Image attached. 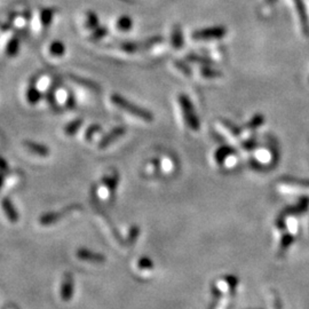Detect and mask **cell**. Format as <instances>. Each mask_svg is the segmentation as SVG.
I'll use <instances>...</instances> for the list:
<instances>
[{
  "label": "cell",
  "mask_w": 309,
  "mask_h": 309,
  "mask_svg": "<svg viewBox=\"0 0 309 309\" xmlns=\"http://www.w3.org/2000/svg\"><path fill=\"white\" fill-rule=\"evenodd\" d=\"M111 102H113L115 106L119 108V109L127 111L128 114L133 115V116L140 118V119H143L145 121H152V119H154V115L150 111L132 103V102L127 101L125 97L120 96L119 94L111 95Z\"/></svg>",
  "instance_id": "1"
},
{
  "label": "cell",
  "mask_w": 309,
  "mask_h": 309,
  "mask_svg": "<svg viewBox=\"0 0 309 309\" xmlns=\"http://www.w3.org/2000/svg\"><path fill=\"white\" fill-rule=\"evenodd\" d=\"M178 101L180 103V107H181L182 109V114L183 117H185L187 125H188L192 131H198L200 127L199 118L195 113V109H193L190 98L185 94H180L178 96Z\"/></svg>",
  "instance_id": "2"
},
{
  "label": "cell",
  "mask_w": 309,
  "mask_h": 309,
  "mask_svg": "<svg viewBox=\"0 0 309 309\" xmlns=\"http://www.w3.org/2000/svg\"><path fill=\"white\" fill-rule=\"evenodd\" d=\"M162 37L156 36L151 37V38H148L147 40H144V42H125L120 44V49H123L124 52L126 53H137L140 52V50L151 48L152 46L162 43Z\"/></svg>",
  "instance_id": "3"
},
{
  "label": "cell",
  "mask_w": 309,
  "mask_h": 309,
  "mask_svg": "<svg viewBox=\"0 0 309 309\" xmlns=\"http://www.w3.org/2000/svg\"><path fill=\"white\" fill-rule=\"evenodd\" d=\"M227 35V29L225 26H211L202 30H197L192 33V38L195 40H213L221 39Z\"/></svg>",
  "instance_id": "4"
},
{
  "label": "cell",
  "mask_w": 309,
  "mask_h": 309,
  "mask_svg": "<svg viewBox=\"0 0 309 309\" xmlns=\"http://www.w3.org/2000/svg\"><path fill=\"white\" fill-rule=\"evenodd\" d=\"M76 210H81V206L78 205V204H73V205H70L68 206V208L61 210V211H57V212H52V213H46V214L42 215L39 218V223L43 226H49V225H53V223H55L59 221V220H61L62 218H64V216L70 214L71 212L76 211Z\"/></svg>",
  "instance_id": "5"
},
{
  "label": "cell",
  "mask_w": 309,
  "mask_h": 309,
  "mask_svg": "<svg viewBox=\"0 0 309 309\" xmlns=\"http://www.w3.org/2000/svg\"><path fill=\"white\" fill-rule=\"evenodd\" d=\"M125 133H126V128H125L124 126H117L113 128L109 133L106 134L103 138H102L100 143H98V148L104 149V148L109 147V145L113 144L115 141H117L120 137H123Z\"/></svg>",
  "instance_id": "6"
},
{
  "label": "cell",
  "mask_w": 309,
  "mask_h": 309,
  "mask_svg": "<svg viewBox=\"0 0 309 309\" xmlns=\"http://www.w3.org/2000/svg\"><path fill=\"white\" fill-rule=\"evenodd\" d=\"M1 208H2V210H4L5 214L8 218L9 221H11L12 223L18 222L19 213H18V211H16L14 204L12 203L11 199L7 198V197L2 199L1 200Z\"/></svg>",
  "instance_id": "7"
},
{
  "label": "cell",
  "mask_w": 309,
  "mask_h": 309,
  "mask_svg": "<svg viewBox=\"0 0 309 309\" xmlns=\"http://www.w3.org/2000/svg\"><path fill=\"white\" fill-rule=\"evenodd\" d=\"M295 7H297L299 18H300V23L302 26V30H304L305 35H309V24H308V16L307 12H306L305 4L302 0H294Z\"/></svg>",
  "instance_id": "8"
},
{
  "label": "cell",
  "mask_w": 309,
  "mask_h": 309,
  "mask_svg": "<svg viewBox=\"0 0 309 309\" xmlns=\"http://www.w3.org/2000/svg\"><path fill=\"white\" fill-rule=\"evenodd\" d=\"M24 145L28 149L29 151H31L32 154L42 156V157H47L49 155V149L46 145H44L42 143H38V142H33V141H25Z\"/></svg>",
  "instance_id": "9"
},
{
  "label": "cell",
  "mask_w": 309,
  "mask_h": 309,
  "mask_svg": "<svg viewBox=\"0 0 309 309\" xmlns=\"http://www.w3.org/2000/svg\"><path fill=\"white\" fill-rule=\"evenodd\" d=\"M42 92L36 87V79L31 80L28 90H26V100H28L30 104H37L42 100Z\"/></svg>",
  "instance_id": "10"
},
{
  "label": "cell",
  "mask_w": 309,
  "mask_h": 309,
  "mask_svg": "<svg viewBox=\"0 0 309 309\" xmlns=\"http://www.w3.org/2000/svg\"><path fill=\"white\" fill-rule=\"evenodd\" d=\"M72 292H73L72 278H71L70 274H67L62 283V288H61V298H62V300L64 301L70 300L71 297H72Z\"/></svg>",
  "instance_id": "11"
},
{
  "label": "cell",
  "mask_w": 309,
  "mask_h": 309,
  "mask_svg": "<svg viewBox=\"0 0 309 309\" xmlns=\"http://www.w3.org/2000/svg\"><path fill=\"white\" fill-rule=\"evenodd\" d=\"M77 257L81 260L91 261V262H103L104 261L103 256H101V254H98V253H94V252H92V251L86 250V249L78 250Z\"/></svg>",
  "instance_id": "12"
},
{
  "label": "cell",
  "mask_w": 309,
  "mask_h": 309,
  "mask_svg": "<svg viewBox=\"0 0 309 309\" xmlns=\"http://www.w3.org/2000/svg\"><path fill=\"white\" fill-rule=\"evenodd\" d=\"M233 154H235V149L229 147V145H223V147H220L214 152V161L218 164H223L226 162V159Z\"/></svg>",
  "instance_id": "13"
},
{
  "label": "cell",
  "mask_w": 309,
  "mask_h": 309,
  "mask_svg": "<svg viewBox=\"0 0 309 309\" xmlns=\"http://www.w3.org/2000/svg\"><path fill=\"white\" fill-rule=\"evenodd\" d=\"M118 182H119V175H118L117 172H113L111 174L104 176L103 181H102L103 186L106 187V188L109 190L110 192L116 191Z\"/></svg>",
  "instance_id": "14"
},
{
  "label": "cell",
  "mask_w": 309,
  "mask_h": 309,
  "mask_svg": "<svg viewBox=\"0 0 309 309\" xmlns=\"http://www.w3.org/2000/svg\"><path fill=\"white\" fill-rule=\"evenodd\" d=\"M172 45L175 49H181L183 46V33L181 26L175 25L172 31Z\"/></svg>",
  "instance_id": "15"
},
{
  "label": "cell",
  "mask_w": 309,
  "mask_h": 309,
  "mask_svg": "<svg viewBox=\"0 0 309 309\" xmlns=\"http://www.w3.org/2000/svg\"><path fill=\"white\" fill-rule=\"evenodd\" d=\"M54 15H55V9H53V8L42 9V12H40V22H42V24L45 26V28L52 24Z\"/></svg>",
  "instance_id": "16"
},
{
  "label": "cell",
  "mask_w": 309,
  "mask_h": 309,
  "mask_svg": "<svg viewBox=\"0 0 309 309\" xmlns=\"http://www.w3.org/2000/svg\"><path fill=\"white\" fill-rule=\"evenodd\" d=\"M20 50V39L18 37H13L6 46V54L8 56H15Z\"/></svg>",
  "instance_id": "17"
},
{
  "label": "cell",
  "mask_w": 309,
  "mask_h": 309,
  "mask_svg": "<svg viewBox=\"0 0 309 309\" xmlns=\"http://www.w3.org/2000/svg\"><path fill=\"white\" fill-rule=\"evenodd\" d=\"M81 125H83V119H80V118L74 119L64 127V133H66V135H69V137H72V135L77 133L78 130L81 127Z\"/></svg>",
  "instance_id": "18"
},
{
  "label": "cell",
  "mask_w": 309,
  "mask_h": 309,
  "mask_svg": "<svg viewBox=\"0 0 309 309\" xmlns=\"http://www.w3.org/2000/svg\"><path fill=\"white\" fill-rule=\"evenodd\" d=\"M49 53L54 56H62L66 53V46L60 40H55L49 45Z\"/></svg>",
  "instance_id": "19"
},
{
  "label": "cell",
  "mask_w": 309,
  "mask_h": 309,
  "mask_svg": "<svg viewBox=\"0 0 309 309\" xmlns=\"http://www.w3.org/2000/svg\"><path fill=\"white\" fill-rule=\"evenodd\" d=\"M133 26V21L130 16L127 15H123L118 19L117 21V28L120 30V31H128V30L132 29Z\"/></svg>",
  "instance_id": "20"
},
{
  "label": "cell",
  "mask_w": 309,
  "mask_h": 309,
  "mask_svg": "<svg viewBox=\"0 0 309 309\" xmlns=\"http://www.w3.org/2000/svg\"><path fill=\"white\" fill-rule=\"evenodd\" d=\"M200 73H202V76L204 78H209V79H212V78L222 77L221 71L212 69V68L209 67V66H203L202 68H200Z\"/></svg>",
  "instance_id": "21"
},
{
  "label": "cell",
  "mask_w": 309,
  "mask_h": 309,
  "mask_svg": "<svg viewBox=\"0 0 309 309\" xmlns=\"http://www.w3.org/2000/svg\"><path fill=\"white\" fill-rule=\"evenodd\" d=\"M263 121H264V117L262 116V115L257 114L256 116H253L252 118H251L249 123L246 124V128H249V130H251V131L257 130L258 127L262 126Z\"/></svg>",
  "instance_id": "22"
},
{
  "label": "cell",
  "mask_w": 309,
  "mask_h": 309,
  "mask_svg": "<svg viewBox=\"0 0 309 309\" xmlns=\"http://www.w3.org/2000/svg\"><path fill=\"white\" fill-rule=\"evenodd\" d=\"M98 26V18L94 12H87L86 14V28L94 30Z\"/></svg>",
  "instance_id": "23"
},
{
  "label": "cell",
  "mask_w": 309,
  "mask_h": 309,
  "mask_svg": "<svg viewBox=\"0 0 309 309\" xmlns=\"http://www.w3.org/2000/svg\"><path fill=\"white\" fill-rule=\"evenodd\" d=\"M187 61H189V62L199 63V64H202V66H210V64H212V61L209 60L208 57L196 55V54H189V55H187Z\"/></svg>",
  "instance_id": "24"
},
{
  "label": "cell",
  "mask_w": 309,
  "mask_h": 309,
  "mask_svg": "<svg viewBox=\"0 0 309 309\" xmlns=\"http://www.w3.org/2000/svg\"><path fill=\"white\" fill-rule=\"evenodd\" d=\"M107 35H108V29L106 28V26H97L96 29L93 30V32H92L90 39L95 42V40H100L102 38H104V37H106Z\"/></svg>",
  "instance_id": "25"
},
{
  "label": "cell",
  "mask_w": 309,
  "mask_h": 309,
  "mask_svg": "<svg viewBox=\"0 0 309 309\" xmlns=\"http://www.w3.org/2000/svg\"><path fill=\"white\" fill-rule=\"evenodd\" d=\"M70 77H71V79L74 81V83H78V84L83 85V86H85V87L91 88V90H93V91H98V90H100V87L97 86V84L92 83V81H90V80H84V79H81V78H78V77H74V76H70Z\"/></svg>",
  "instance_id": "26"
},
{
  "label": "cell",
  "mask_w": 309,
  "mask_h": 309,
  "mask_svg": "<svg viewBox=\"0 0 309 309\" xmlns=\"http://www.w3.org/2000/svg\"><path fill=\"white\" fill-rule=\"evenodd\" d=\"M222 125L230 132V133H232L233 135H235V137H238V135L240 134V132H242L237 125L233 124L232 121H229V120H222Z\"/></svg>",
  "instance_id": "27"
},
{
  "label": "cell",
  "mask_w": 309,
  "mask_h": 309,
  "mask_svg": "<svg viewBox=\"0 0 309 309\" xmlns=\"http://www.w3.org/2000/svg\"><path fill=\"white\" fill-rule=\"evenodd\" d=\"M101 131V126L97 124H94V125H91L90 127L87 128L86 133H85V137H86L87 140H91V139H93V137L96 133H98V132Z\"/></svg>",
  "instance_id": "28"
},
{
  "label": "cell",
  "mask_w": 309,
  "mask_h": 309,
  "mask_svg": "<svg viewBox=\"0 0 309 309\" xmlns=\"http://www.w3.org/2000/svg\"><path fill=\"white\" fill-rule=\"evenodd\" d=\"M174 64H175V67L181 71V72L186 74V76H190V74H191V69H190V68L188 67V64H187L186 62H183V61H175Z\"/></svg>",
  "instance_id": "29"
},
{
  "label": "cell",
  "mask_w": 309,
  "mask_h": 309,
  "mask_svg": "<svg viewBox=\"0 0 309 309\" xmlns=\"http://www.w3.org/2000/svg\"><path fill=\"white\" fill-rule=\"evenodd\" d=\"M256 147H257V141L254 140V139H249V140H246L245 142H243L242 143V148L246 151L253 150Z\"/></svg>",
  "instance_id": "30"
},
{
  "label": "cell",
  "mask_w": 309,
  "mask_h": 309,
  "mask_svg": "<svg viewBox=\"0 0 309 309\" xmlns=\"http://www.w3.org/2000/svg\"><path fill=\"white\" fill-rule=\"evenodd\" d=\"M139 235V228L138 227H132L130 233H128V242H134Z\"/></svg>",
  "instance_id": "31"
},
{
  "label": "cell",
  "mask_w": 309,
  "mask_h": 309,
  "mask_svg": "<svg viewBox=\"0 0 309 309\" xmlns=\"http://www.w3.org/2000/svg\"><path fill=\"white\" fill-rule=\"evenodd\" d=\"M67 106L69 107V108H73V107H74V100H73L72 95H69V97H68V100H67Z\"/></svg>",
  "instance_id": "32"
},
{
  "label": "cell",
  "mask_w": 309,
  "mask_h": 309,
  "mask_svg": "<svg viewBox=\"0 0 309 309\" xmlns=\"http://www.w3.org/2000/svg\"><path fill=\"white\" fill-rule=\"evenodd\" d=\"M2 185H4V174H2V173L0 172V189H1Z\"/></svg>",
  "instance_id": "33"
},
{
  "label": "cell",
  "mask_w": 309,
  "mask_h": 309,
  "mask_svg": "<svg viewBox=\"0 0 309 309\" xmlns=\"http://www.w3.org/2000/svg\"><path fill=\"white\" fill-rule=\"evenodd\" d=\"M267 1V4H269V5H271V4H274L275 1H276V0H266Z\"/></svg>",
  "instance_id": "34"
},
{
  "label": "cell",
  "mask_w": 309,
  "mask_h": 309,
  "mask_svg": "<svg viewBox=\"0 0 309 309\" xmlns=\"http://www.w3.org/2000/svg\"><path fill=\"white\" fill-rule=\"evenodd\" d=\"M11 309H13V308H11Z\"/></svg>",
  "instance_id": "35"
}]
</instances>
